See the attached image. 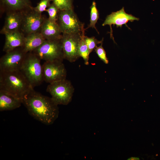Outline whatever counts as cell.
Listing matches in <instances>:
<instances>
[{
    "label": "cell",
    "mask_w": 160,
    "mask_h": 160,
    "mask_svg": "<svg viewBox=\"0 0 160 160\" xmlns=\"http://www.w3.org/2000/svg\"><path fill=\"white\" fill-rule=\"evenodd\" d=\"M22 104L34 119L47 125L53 124L59 114L58 105L52 98L32 88L23 97Z\"/></svg>",
    "instance_id": "cell-1"
},
{
    "label": "cell",
    "mask_w": 160,
    "mask_h": 160,
    "mask_svg": "<svg viewBox=\"0 0 160 160\" xmlns=\"http://www.w3.org/2000/svg\"><path fill=\"white\" fill-rule=\"evenodd\" d=\"M32 88L20 70L0 71V90L6 91L22 100Z\"/></svg>",
    "instance_id": "cell-2"
},
{
    "label": "cell",
    "mask_w": 160,
    "mask_h": 160,
    "mask_svg": "<svg viewBox=\"0 0 160 160\" xmlns=\"http://www.w3.org/2000/svg\"><path fill=\"white\" fill-rule=\"evenodd\" d=\"M41 60L33 52L28 53L20 70L33 88L44 81Z\"/></svg>",
    "instance_id": "cell-3"
},
{
    "label": "cell",
    "mask_w": 160,
    "mask_h": 160,
    "mask_svg": "<svg viewBox=\"0 0 160 160\" xmlns=\"http://www.w3.org/2000/svg\"><path fill=\"white\" fill-rule=\"evenodd\" d=\"M46 90L57 105H66L72 100L74 89L71 82L65 79L49 84Z\"/></svg>",
    "instance_id": "cell-4"
},
{
    "label": "cell",
    "mask_w": 160,
    "mask_h": 160,
    "mask_svg": "<svg viewBox=\"0 0 160 160\" xmlns=\"http://www.w3.org/2000/svg\"><path fill=\"white\" fill-rule=\"evenodd\" d=\"M32 52L45 61L63 62L64 59L61 39L46 40L40 47Z\"/></svg>",
    "instance_id": "cell-5"
},
{
    "label": "cell",
    "mask_w": 160,
    "mask_h": 160,
    "mask_svg": "<svg viewBox=\"0 0 160 160\" xmlns=\"http://www.w3.org/2000/svg\"><path fill=\"white\" fill-rule=\"evenodd\" d=\"M57 22L63 34L81 33L85 30L84 24L79 20L73 9L59 10Z\"/></svg>",
    "instance_id": "cell-6"
},
{
    "label": "cell",
    "mask_w": 160,
    "mask_h": 160,
    "mask_svg": "<svg viewBox=\"0 0 160 160\" xmlns=\"http://www.w3.org/2000/svg\"><path fill=\"white\" fill-rule=\"evenodd\" d=\"M82 32L63 34L61 41L64 59L72 63L80 57L79 46Z\"/></svg>",
    "instance_id": "cell-7"
},
{
    "label": "cell",
    "mask_w": 160,
    "mask_h": 160,
    "mask_svg": "<svg viewBox=\"0 0 160 160\" xmlns=\"http://www.w3.org/2000/svg\"><path fill=\"white\" fill-rule=\"evenodd\" d=\"M26 54L21 47L6 52L0 59V71L20 70Z\"/></svg>",
    "instance_id": "cell-8"
},
{
    "label": "cell",
    "mask_w": 160,
    "mask_h": 160,
    "mask_svg": "<svg viewBox=\"0 0 160 160\" xmlns=\"http://www.w3.org/2000/svg\"><path fill=\"white\" fill-rule=\"evenodd\" d=\"M44 81L49 84L66 79L67 71L62 61H45L43 64Z\"/></svg>",
    "instance_id": "cell-9"
},
{
    "label": "cell",
    "mask_w": 160,
    "mask_h": 160,
    "mask_svg": "<svg viewBox=\"0 0 160 160\" xmlns=\"http://www.w3.org/2000/svg\"><path fill=\"white\" fill-rule=\"evenodd\" d=\"M44 19L41 14L35 11L32 7L23 12L20 29L27 35L40 32Z\"/></svg>",
    "instance_id": "cell-10"
},
{
    "label": "cell",
    "mask_w": 160,
    "mask_h": 160,
    "mask_svg": "<svg viewBox=\"0 0 160 160\" xmlns=\"http://www.w3.org/2000/svg\"><path fill=\"white\" fill-rule=\"evenodd\" d=\"M139 18L131 14L126 13L124 10V7H122L121 9L116 12H113L110 15H107L102 25L103 26L106 25H109L111 28L110 35L115 42L113 36V31L111 28L112 25H116V27L121 28L123 25H125L129 29L127 23L129 21L133 22L134 20L138 21Z\"/></svg>",
    "instance_id": "cell-11"
},
{
    "label": "cell",
    "mask_w": 160,
    "mask_h": 160,
    "mask_svg": "<svg viewBox=\"0 0 160 160\" xmlns=\"http://www.w3.org/2000/svg\"><path fill=\"white\" fill-rule=\"evenodd\" d=\"M2 34L5 37L3 51L6 52L23 46L25 36L22 32L19 31H5Z\"/></svg>",
    "instance_id": "cell-12"
},
{
    "label": "cell",
    "mask_w": 160,
    "mask_h": 160,
    "mask_svg": "<svg viewBox=\"0 0 160 160\" xmlns=\"http://www.w3.org/2000/svg\"><path fill=\"white\" fill-rule=\"evenodd\" d=\"M23 12H8L5 17L4 25L1 30V33H2L5 31H19L22 24Z\"/></svg>",
    "instance_id": "cell-13"
},
{
    "label": "cell",
    "mask_w": 160,
    "mask_h": 160,
    "mask_svg": "<svg viewBox=\"0 0 160 160\" xmlns=\"http://www.w3.org/2000/svg\"><path fill=\"white\" fill-rule=\"evenodd\" d=\"M40 32L46 40L60 39L63 33L57 22L45 19L42 24Z\"/></svg>",
    "instance_id": "cell-14"
},
{
    "label": "cell",
    "mask_w": 160,
    "mask_h": 160,
    "mask_svg": "<svg viewBox=\"0 0 160 160\" xmlns=\"http://www.w3.org/2000/svg\"><path fill=\"white\" fill-rule=\"evenodd\" d=\"M22 100L10 93L0 90V111H11L20 107Z\"/></svg>",
    "instance_id": "cell-15"
},
{
    "label": "cell",
    "mask_w": 160,
    "mask_h": 160,
    "mask_svg": "<svg viewBox=\"0 0 160 160\" xmlns=\"http://www.w3.org/2000/svg\"><path fill=\"white\" fill-rule=\"evenodd\" d=\"M2 9L7 12H24L32 7L30 0H0Z\"/></svg>",
    "instance_id": "cell-16"
},
{
    "label": "cell",
    "mask_w": 160,
    "mask_h": 160,
    "mask_svg": "<svg viewBox=\"0 0 160 160\" xmlns=\"http://www.w3.org/2000/svg\"><path fill=\"white\" fill-rule=\"evenodd\" d=\"M46 40L40 32L31 33L25 37L21 47L26 53L31 52L40 47Z\"/></svg>",
    "instance_id": "cell-17"
},
{
    "label": "cell",
    "mask_w": 160,
    "mask_h": 160,
    "mask_svg": "<svg viewBox=\"0 0 160 160\" xmlns=\"http://www.w3.org/2000/svg\"><path fill=\"white\" fill-rule=\"evenodd\" d=\"M85 31L83 32L79 46V52L80 57H82L84 61V64L87 65L89 64V60L90 52L84 40Z\"/></svg>",
    "instance_id": "cell-18"
},
{
    "label": "cell",
    "mask_w": 160,
    "mask_h": 160,
    "mask_svg": "<svg viewBox=\"0 0 160 160\" xmlns=\"http://www.w3.org/2000/svg\"><path fill=\"white\" fill-rule=\"evenodd\" d=\"M99 18V13L96 7V2L93 1L90 7V23L87 28L86 29L89 28H94L99 33L97 30L95 25Z\"/></svg>",
    "instance_id": "cell-19"
},
{
    "label": "cell",
    "mask_w": 160,
    "mask_h": 160,
    "mask_svg": "<svg viewBox=\"0 0 160 160\" xmlns=\"http://www.w3.org/2000/svg\"><path fill=\"white\" fill-rule=\"evenodd\" d=\"M59 10L73 9V0H52Z\"/></svg>",
    "instance_id": "cell-20"
},
{
    "label": "cell",
    "mask_w": 160,
    "mask_h": 160,
    "mask_svg": "<svg viewBox=\"0 0 160 160\" xmlns=\"http://www.w3.org/2000/svg\"><path fill=\"white\" fill-rule=\"evenodd\" d=\"M49 15L48 19L50 21L57 22L59 9L53 3L50 4L46 10Z\"/></svg>",
    "instance_id": "cell-21"
},
{
    "label": "cell",
    "mask_w": 160,
    "mask_h": 160,
    "mask_svg": "<svg viewBox=\"0 0 160 160\" xmlns=\"http://www.w3.org/2000/svg\"><path fill=\"white\" fill-rule=\"evenodd\" d=\"M84 40L87 46L90 53H91L98 44H101L103 41V38L100 40L99 41L95 37H88L84 35Z\"/></svg>",
    "instance_id": "cell-22"
},
{
    "label": "cell",
    "mask_w": 160,
    "mask_h": 160,
    "mask_svg": "<svg viewBox=\"0 0 160 160\" xmlns=\"http://www.w3.org/2000/svg\"><path fill=\"white\" fill-rule=\"evenodd\" d=\"M103 42L100 46H97L94 49L95 51L101 60L105 63L108 64V60L107 57L106 52L103 47Z\"/></svg>",
    "instance_id": "cell-23"
},
{
    "label": "cell",
    "mask_w": 160,
    "mask_h": 160,
    "mask_svg": "<svg viewBox=\"0 0 160 160\" xmlns=\"http://www.w3.org/2000/svg\"><path fill=\"white\" fill-rule=\"evenodd\" d=\"M52 1V0H40L37 3V6L33 7V9L36 11L41 14L42 12L46 11V9L49 6L50 4V2Z\"/></svg>",
    "instance_id": "cell-24"
},
{
    "label": "cell",
    "mask_w": 160,
    "mask_h": 160,
    "mask_svg": "<svg viewBox=\"0 0 160 160\" xmlns=\"http://www.w3.org/2000/svg\"><path fill=\"white\" fill-rule=\"evenodd\" d=\"M140 159L138 157H132L127 159V160H139Z\"/></svg>",
    "instance_id": "cell-25"
}]
</instances>
